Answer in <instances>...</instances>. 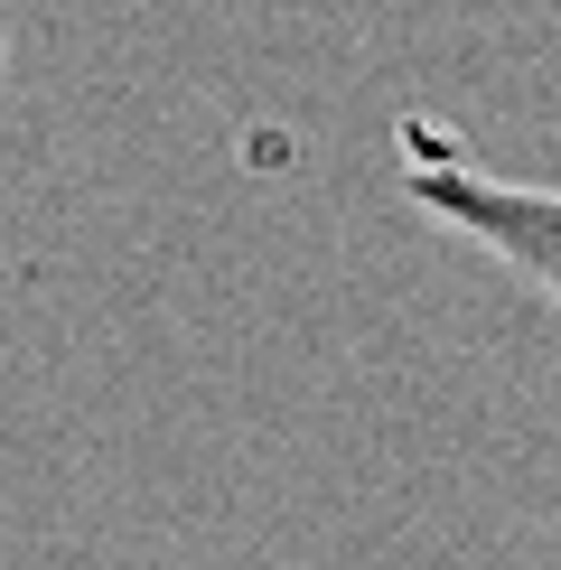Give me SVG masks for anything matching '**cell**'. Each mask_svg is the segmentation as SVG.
Returning <instances> with one entry per match:
<instances>
[{
  "mask_svg": "<svg viewBox=\"0 0 561 570\" xmlns=\"http://www.w3.org/2000/svg\"><path fill=\"white\" fill-rule=\"evenodd\" d=\"M393 159H403V197L431 225H450L459 244H478L486 263H505L533 299L561 308V187L496 178L486 159H468L450 131H431L421 112L393 131Z\"/></svg>",
  "mask_w": 561,
  "mask_h": 570,
  "instance_id": "6da1fadb",
  "label": "cell"
}]
</instances>
